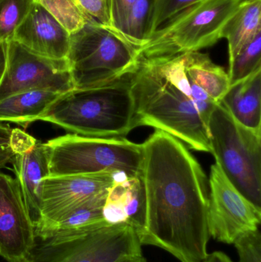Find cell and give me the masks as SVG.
<instances>
[{
  "label": "cell",
  "mask_w": 261,
  "mask_h": 262,
  "mask_svg": "<svg viewBox=\"0 0 261 262\" xmlns=\"http://www.w3.org/2000/svg\"><path fill=\"white\" fill-rule=\"evenodd\" d=\"M146 223L142 245L160 248L180 262L208 255L209 189L207 177L186 146L156 130L142 143Z\"/></svg>",
  "instance_id": "cell-1"
},
{
  "label": "cell",
  "mask_w": 261,
  "mask_h": 262,
  "mask_svg": "<svg viewBox=\"0 0 261 262\" xmlns=\"http://www.w3.org/2000/svg\"><path fill=\"white\" fill-rule=\"evenodd\" d=\"M130 78L136 127L165 131L211 152L208 121L218 104L188 76L185 54L140 58Z\"/></svg>",
  "instance_id": "cell-2"
},
{
  "label": "cell",
  "mask_w": 261,
  "mask_h": 262,
  "mask_svg": "<svg viewBox=\"0 0 261 262\" xmlns=\"http://www.w3.org/2000/svg\"><path fill=\"white\" fill-rule=\"evenodd\" d=\"M130 75L103 85L61 94L38 118L78 135L110 138L136 127Z\"/></svg>",
  "instance_id": "cell-3"
},
{
  "label": "cell",
  "mask_w": 261,
  "mask_h": 262,
  "mask_svg": "<svg viewBox=\"0 0 261 262\" xmlns=\"http://www.w3.org/2000/svg\"><path fill=\"white\" fill-rule=\"evenodd\" d=\"M134 229L127 224L98 225L79 230H36L21 262H118L142 255Z\"/></svg>",
  "instance_id": "cell-4"
},
{
  "label": "cell",
  "mask_w": 261,
  "mask_h": 262,
  "mask_svg": "<svg viewBox=\"0 0 261 262\" xmlns=\"http://www.w3.org/2000/svg\"><path fill=\"white\" fill-rule=\"evenodd\" d=\"M67 61L74 89H87L133 73L140 57L123 32L94 21L70 35Z\"/></svg>",
  "instance_id": "cell-5"
},
{
  "label": "cell",
  "mask_w": 261,
  "mask_h": 262,
  "mask_svg": "<svg viewBox=\"0 0 261 262\" xmlns=\"http://www.w3.org/2000/svg\"><path fill=\"white\" fill-rule=\"evenodd\" d=\"M49 177L111 172L142 175L143 145L120 137L99 138L67 134L44 143Z\"/></svg>",
  "instance_id": "cell-6"
},
{
  "label": "cell",
  "mask_w": 261,
  "mask_h": 262,
  "mask_svg": "<svg viewBox=\"0 0 261 262\" xmlns=\"http://www.w3.org/2000/svg\"><path fill=\"white\" fill-rule=\"evenodd\" d=\"M244 0H202L172 17L139 48L140 58L199 52L223 38V31Z\"/></svg>",
  "instance_id": "cell-7"
},
{
  "label": "cell",
  "mask_w": 261,
  "mask_h": 262,
  "mask_svg": "<svg viewBox=\"0 0 261 262\" xmlns=\"http://www.w3.org/2000/svg\"><path fill=\"white\" fill-rule=\"evenodd\" d=\"M210 147L230 183L261 210V133L237 122L219 103L208 121Z\"/></svg>",
  "instance_id": "cell-8"
},
{
  "label": "cell",
  "mask_w": 261,
  "mask_h": 262,
  "mask_svg": "<svg viewBox=\"0 0 261 262\" xmlns=\"http://www.w3.org/2000/svg\"><path fill=\"white\" fill-rule=\"evenodd\" d=\"M74 89L67 59L55 60L31 52L15 41L6 42V61L0 78V101L15 94Z\"/></svg>",
  "instance_id": "cell-9"
},
{
  "label": "cell",
  "mask_w": 261,
  "mask_h": 262,
  "mask_svg": "<svg viewBox=\"0 0 261 262\" xmlns=\"http://www.w3.org/2000/svg\"><path fill=\"white\" fill-rule=\"evenodd\" d=\"M208 228L210 237L234 244L242 234L258 229L261 210L230 183L217 163L211 166L209 181Z\"/></svg>",
  "instance_id": "cell-10"
},
{
  "label": "cell",
  "mask_w": 261,
  "mask_h": 262,
  "mask_svg": "<svg viewBox=\"0 0 261 262\" xmlns=\"http://www.w3.org/2000/svg\"><path fill=\"white\" fill-rule=\"evenodd\" d=\"M118 173L48 177L42 181L41 226L47 229L56 224L81 203L108 190Z\"/></svg>",
  "instance_id": "cell-11"
},
{
  "label": "cell",
  "mask_w": 261,
  "mask_h": 262,
  "mask_svg": "<svg viewBox=\"0 0 261 262\" xmlns=\"http://www.w3.org/2000/svg\"><path fill=\"white\" fill-rule=\"evenodd\" d=\"M35 227L16 179L0 173V256L21 262L32 248Z\"/></svg>",
  "instance_id": "cell-12"
},
{
  "label": "cell",
  "mask_w": 261,
  "mask_h": 262,
  "mask_svg": "<svg viewBox=\"0 0 261 262\" xmlns=\"http://www.w3.org/2000/svg\"><path fill=\"white\" fill-rule=\"evenodd\" d=\"M70 40V34L37 2L12 38L31 52L55 60L67 59Z\"/></svg>",
  "instance_id": "cell-13"
},
{
  "label": "cell",
  "mask_w": 261,
  "mask_h": 262,
  "mask_svg": "<svg viewBox=\"0 0 261 262\" xmlns=\"http://www.w3.org/2000/svg\"><path fill=\"white\" fill-rule=\"evenodd\" d=\"M103 216L109 225L127 224L137 235L146 223V191L143 174L129 177L118 173L109 189L103 209ZM139 238V237H138Z\"/></svg>",
  "instance_id": "cell-14"
},
{
  "label": "cell",
  "mask_w": 261,
  "mask_h": 262,
  "mask_svg": "<svg viewBox=\"0 0 261 262\" xmlns=\"http://www.w3.org/2000/svg\"><path fill=\"white\" fill-rule=\"evenodd\" d=\"M12 163L29 216L37 229L42 222V181L49 177V154L45 144L36 140L29 149L17 154Z\"/></svg>",
  "instance_id": "cell-15"
},
{
  "label": "cell",
  "mask_w": 261,
  "mask_h": 262,
  "mask_svg": "<svg viewBox=\"0 0 261 262\" xmlns=\"http://www.w3.org/2000/svg\"><path fill=\"white\" fill-rule=\"evenodd\" d=\"M220 104L241 125L261 133V67L230 85Z\"/></svg>",
  "instance_id": "cell-16"
},
{
  "label": "cell",
  "mask_w": 261,
  "mask_h": 262,
  "mask_svg": "<svg viewBox=\"0 0 261 262\" xmlns=\"http://www.w3.org/2000/svg\"><path fill=\"white\" fill-rule=\"evenodd\" d=\"M61 94L31 91L15 94L0 101V123L9 121L26 127L47 110Z\"/></svg>",
  "instance_id": "cell-17"
},
{
  "label": "cell",
  "mask_w": 261,
  "mask_h": 262,
  "mask_svg": "<svg viewBox=\"0 0 261 262\" xmlns=\"http://www.w3.org/2000/svg\"><path fill=\"white\" fill-rule=\"evenodd\" d=\"M261 32V0H244L223 31L229 61Z\"/></svg>",
  "instance_id": "cell-18"
},
{
  "label": "cell",
  "mask_w": 261,
  "mask_h": 262,
  "mask_svg": "<svg viewBox=\"0 0 261 262\" xmlns=\"http://www.w3.org/2000/svg\"><path fill=\"white\" fill-rule=\"evenodd\" d=\"M185 66L188 76L219 104L230 87L229 77L225 69L215 64L208 54L199 52L185 53Z\"/></svg>",
  "instance_id": "cell-19"
},
{
  "label": "cell",
  "mask_w": 261,
  "mask_h": 262,
  "mask_svg": "<svg viewBox=\"0 0 261 262\" xmlns=\"http://www.w3.org/2000/svg\"><path fill=\"white\" fill-rule=\"evenodd\" d=\"M108 191L86 200L54 226L36 230H79L107 223L103 216V209Z\"/></svg>",
  "instance_id": "cell-20"
},
{
  "label": "cell",
  "mask_w": 261,
  "mask_h": 262,
  "mask_svg": "<svg viewBox=\"0 0 261 262\" xmlns=\"http://www.w3.org/2000/svg\"><path fill=\"white\" fill-rule=\"evenodd\" d=\"M70 35L96 20L87 15L77 0H36Z\"/></svg>",
  "instance_id": "cell-21"
},
{
  "label": "cell",
  "mask_w": 261,
  "mask_h": 262,
  "mask_svg": "<svg viewBox=\"0 0 261 262\" xmlns=\"http://www.w3.org/2000/svg\"><path fill=\"white\" fill-rule=\"evenodd\" d=\"M35 0H0V41H12Z\"/></svg>",
  "instance_id": "cell-22"
},
{
  "label": "cell",
  "mask_w": 261,
  "mask_h": 262,
  "mask_svg": "<svg viewBox=\"0 0 261 262\" xmlns=\"http://www.w3.org/2000/svg\"><path fill=\"white\" fill-rule=\"evenodd\" d=\"M261 67V32L229 61L230 85L244 79Z\"/></svg>",
  "instance_id": "cell-23"
},
{
  "label": "cell",
  "mask_w": 261,
  "mask_h": 262,
  "mask_svg": "<svg viewBox=\"0 0 261 262\" xmlns=\"http://www.w3.org/2000/svg\"><path fill=\"white\" fill-rule=\"evenodd\" d=\"M151 3L152 0H136L129 10L121 31L138 49L146 42V31Z\"/></svg>",
  "instance_id": "cell-24"
},
{
  "label": "cell",
  "mask_w": 261,
  "mask_h": 262,
  "mask_svg": "<svg viewBox=\"0 0 261 262\" xmlns=\"http://www.w3.org/2000/svg\"><path fill=\"white\" fill-rule=\"evenodd\" d=\"M35 141L25 131L0 123V169L12 163L17 154L29 149Z\"/></svg>",
  "instance_id": "cell-25"
},
{
  "label": "cell",
  "mask_w": 261,
  "mask_h": 262,
  "mask_svg": "<svg viewBox=\"0 0 261 262\" xmlns=\"http://www.w3.org/2000/svg\"><path fill=\"white\" fill-rule=\"evenodd\" d=\"M202 0H152L146 31V41L163 23L185 8Z\"/></svg>",
  "instance_id": "cell-26"
},
{
  "label": "cell",
  "mask_w": 261,
  "mask_h": 262,
  "mask_svg": "<svg viewBox=\"0 0 261 262\" xmlns=\"http://www.w3.org/2000/svg\"><path fill=\"white\" fill-rule=\"evenodd\" d=\"M239 262H261V235L259 229L245 232L234 241Z\"/></svg>",
  "instance_id": "cell-27"
},
{
  "label": "cell",
  "mask_w": 261,
  "mask_h": 262,
  "mask_svg": "<svg viewBox=\"0 0 261 262\" xmlns=\"http://www.w3.org/2000/svg\"><path fill=\"white\" fill-rule=\"evenodd\" d=\"M136 0H107L110 26L122 31L126 18L132 5Z\"/></svg>",
  "instance_id": "cell-28"
},
{
  "label": "cell",
  "mask_w": 261,
  "mask_h": 262,
  "mask_svg": "<svg viewBox=\"0 0 261 262\" xmlns=\"http://www.w3.org/2000/svg\"><path fill=\"white\" fill-rule=\"evenodd\" d=\"M83 10L98 23L110 26L107 0H77Z\"/></svg>",
  "instance_id": "cell-29"
},
{
  "label": "cell",
  "mask_w": 261,
  "mask_h": 262,
  "mask_svg": "<svg viewBox=\"0 0 261 262\" xmlns=\"http://www.w3.org/2000/svg\"><path fill=\"white\" fill-rule=\"evenodd\" d=\"M203 262H233L232 260L222 252H215L208 254Z\"/></svg>",
  "instance_id": "cell-30"
},
{
  "label": "cell",
  "mask_w": 261,
  "mask_h": 262,
  "mask_svg": "<svg viewBox=\"0 0 261 262\" xmlns=\"http://www.w3.org/2000/svg\"><path fill=\"white\" fill-rule=\"evenodd\" d=\"M6 61V42L0 41V78L4 72Z\"/></svg>",
  "instance_id": "cell-31"
},
{
  "label": "cell",
  "mask_w": 261,
  "mask_h": 262,
  "mask_svg": "<svg viewBox=\"0 0 261 262\" xmlns=\"http://www.w3.org/2000/svg\"><path fill=\"white\" fill-rule=\"evenodd\" d=\"M118 262H147V259L143 256V255H136V256L130 257Z\"/></svg>",
  "instance_id": "cell-32"
},
{
  "label": "cell",
  "mask_w": 261,
  "mask_h": 262,
  "mask_svg": "<svg viewBox=\"0 0 261 262\" xmlns=\"http://www.w3.org/2000/svg\"><path fill=\"white\" fill-rule=\"evenodd\" d=\"M35 1H36V0H35Z\"/></svg>",
  "instance_id": "cell-33"
}]
</instances>
